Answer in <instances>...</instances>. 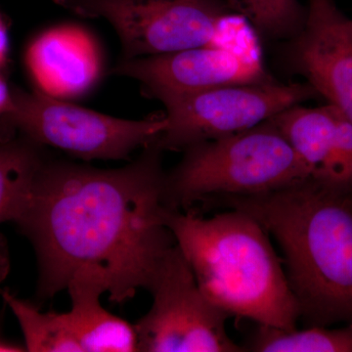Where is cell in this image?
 <instances>
[{"label": "cell", "instance_id": "21", "mask_svg": "<svg viewBox=\"0 0 352 352\" xmlns=\"http://www.w3.org/2000/svg\"><path fill=\"white\" fill-rule=\"evenodd\" d=\"M25 351V346H19V344H12V342H7L0 336V352H23Z\"/></svg>", "mask_w": 352, "mask_h": 352}, {"label": "cell", "instance_id": "5", "mask_svg": "<svg viewBox=\"0 0 352 352\" xmlns=\"http://www.w3.org/2000/svg\"><path fill=\"white\" fill-rule=\"evenodd\" d=\"M67 10L107 21L122 59L156 56L219 43L243 20L220 0H53Z\"/></svg>", "mask_w": 352, "mask_h": 352}, {"label": "cell", "instance_id": "10", "mask_svg": "<svg viewBox=\"0 0 352 352\" xmlns=\"http://www.w3.org/2000/svg\"><path fill=\"white\" fill-rule=\"evenodd\" d=\"M289 59L318 96L352 122V19L333 0H308Z\"/></svg>", "mask_w": 352, "mask_h": 352}, {"label": "cell", "instance_id": "1", "mask_svg": "<svg viewBox=\"0 0 352 352\" xmlns=\"http://www.w3.org/2000/svg\"><path fill=\"white\" fill-rule=\"evenodd\" d=\"M161 151L147 146L117 170L44 161L15 222L36 251L38 298L75 280H94L116 303L149 289L175 245L164 222Z\"/></svg>", "mask_w": 352, "mask_h": 352}, {"label": "cell", "instance_id": "17", "mask_svg": "<svg viewBox=\"0 0 352 352\" xmlns=\"http://www.w3.org/2000/svg\"><path fill=\"white\" fill-rule=\"evenodd\" d=\"M232 12L243 16L258 34L293 38L305 22V9L298 0H224Z\"/></svg>", "mask_w": 352, "mask_h": 352}, {"label": "cell", "instance_id": "13", "mask_svg": "<svg viewBox=\"0 0 352 352\" xmlns=\"http://www.w3.org/2000/svg\"><path fill=\"white\" fill-rule=\"evenodd\" d=\"M339 113L330 104L314 108L300 104L271 119L307 166L310 178L317 182L325 175L332 157Z\"/></svg>", "mask_w": 352, "mask_h": 352}, {"label": "cell", "instance_id": "4", "mask_svg": "<svg viewBox=\"0 0 352 352\" xmlns=\"http://www.w3.org/2000/svg\"><path fill=\"white\" fill-rule=\"evenodd\" d=\"M164 175V203L182 210L198 201L270 193L310 178L272 120L185 150Z\"/></svg>", "mask_w": 352, "mask_h": 352}, {"label": "cell", "instance_id": "11", "mask_svg": "<svg viewBox=\"0 0 352 352\" xmlns=\"http://www.w3.org/2000/svg\"><path fill=\"white\" fill-rule=\"evenodd\" d=\"M25 65L38 91L71 100L87 94L100 80V48L78 25H60L38 34L28 46Z\"/></svg>", "mask_w": 352, "mask_h": 352}, {"label": "cell", "instance_id": "20", "mask_svg": "<svg viewBox=\"0 0 352 352\" xmlns=\"http://www.w3.org/2000/svg\"><path fill=\"white\" fill-rule=\"evenodd\" d=\"M13 92L0 76V117H3L12 107Z\"/></svg>", "mask_w": 352, "mask_h": 352}, {"label": "cell", "instance_id": "16", "mask_svg": "<svg viewBox=\"0 0 352 352\" xmlns=\"http://www.w3.org/2000/svg\"><path fill=\"white\" fill-rule=\"evenodd\" d=\"M0 295L19 323L30 352H82L63 314L41 312L36 305L0 289Z\"/></svg>", "mask_w": 352, "mask_h": 352}, {"label": "cell", "instance_id": "18", "mask_svg": "<svg viewBox=\"0 0 352 352\" xmlns=\"http://www.w3.org/2000/svg\"><path fill=\"white\" fill-rule=\"evenodd\" d=\"M318 182L352 193V122L340 111L332 157L325 175Z\"/></svg>", "mask_w": 352, "mask_h": 352}, {"label": "cell", "instance_id": "6", "mask_svg": "<svg viewBox=\"0 0 352 352\" xmlns=\"http://www.w3.org/2000/svg\"><path fill=\"white\" fill-rule=\"evenodd\" d=\"M4 117L32 142L83 160H124L153 144L168 124L164 116L124 120L80 107L43 92H13Z\"/></svg>", "mask_w": 352, "mask_h": 352}, {"label": "cell", "instance_id": "3", "mask_svg": "<svg viewBox=\"0 0 352 352\" xmlns=\"http://www.w3.org/2000/svg\"><path fill=\"white\" fill-rule=\"evenodd\" d=\"M164 222L210 302L258 325L296 328L300 308L283 259L254 217L230 208L204 219L166 208Z\"/></svg>", "mask_w": 352, "mask_h": 352}, {"label": "cell", "instance_id": "19", "mask_svg": "<svg viewBox=\"0 0 352 352\" xmlns=\"http://www.w3.org/2000/svg\"><path fill=\"white\" fill-rule=\"evenodd\" d=\"M9 51L8 29L4 18L0 14V72L6 64Z\"/></svg>", "mask_w": 352, "mask_h": 352}, {"label": "cell", "instance_id": "8", "mask_svg": "<svg viewBox=\"0 0 352 352\" xmlns=\"http://www.w3.org/2000/svg\"><path fill=\"white\" fill-rule=\"evenodd\" d=\"M148 289L151 309L134 325L138 351H245L227 332L230 315L204 294L176 244Z\"/></svg>", "mask_w": 352, "mask_h": 352}, {"label": "cell", "instance_id": "14", "mask_svg": "<svg viewBox=\"0 0 352 352\" xmlns=\"http://www.w3.org/2000/svg\"><path fill=\"white\" fill-rule=\"evenodd\" d=\"M38 144L32 141L0 145V226L16 222L24 210L34 179L44 163ZM10 270L8 245L0 233V283Z\"/></svg>", "mask_w": 352, "mask_h": 352}, {"label": "cell", "instance_id": "2", "mask_svg": "<svg viewBox=\"0 0 352 352\" xmlns=\"http://www.w3.org/2000/svg\"><path fill=\"white\" fill-rule=\"evenodd\" d=\"M276 240L308 326L352 323V193L307 178L291 186L219 199Z\"/></svg>", "mask_w": 352, "mask_h": 352}, {"label": "cell", "instance_id": "7", "mask_svg": "<svg viewBox=\"0 0 352 352\" xmlns=\"http://www.w3.org/2000/svg\"><path fill=\"white\" fill-rule=\"evenodd\" d=\"M318 96L307 82H270L226 85L164 99L168 120L154 144L163 150L185 151L259 126Z\"/></svg>", "mask_w": 352, "mask_h": 352}, {"label": "cell", "instance_id": "9", "mask_svg": "<svg viewBox=\"0 0 352 352\" xmlns=\"http://www.w3.org/2000/svg\"><path fill=\"white\" fill-rule=\"evenodd\" d=\"M112 72L138 80L148 96L159 101L226 85L273 80L266 72L258 32L245 19L219 43L122 59Z\"/></svg>", "mask_w": 352, "mask_h": 352}, {"label": "cell", "instance_id": "12", "mask_svg": "<svg viewBox=\"0 0 352 352\" xmlns=\"http://www.w3.org/2000/svg\"><path fill=\"white\" fill-rule=\"evenodd\" d=\"M72 307L63 314L82 352L138 351L134 325L115 316L102 307L105 293L94 280H75L68 288Z\"/></svg>", "mask_w": 352, "mask_h": 352}, {"label": "cell", "instance_id": "15", "mask_svg": "<svg viewBox=\"0 0 352 352\" xmlns=\"http://www.w3.org/2000/svg\"><path fill=\"white\" fill-rule=\"evenodd\" d=\"M244 349L256 352H352V323L340 328L308 326L302 330L258 325Z\"/></svg>", "mask_w": 352, "mask_h": 352}]
</instances>
